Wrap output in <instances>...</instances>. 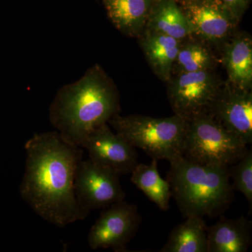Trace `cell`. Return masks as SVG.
Returning <instances> with one entry per match:
<instances>
[{"label": "cell", "mask_w": 252, "mask_h": 252, "mask_svg": "<svg viewBox=\"0 0 252 252\" xmlns=\"http://www.w3.org/2000/svg\"><path fill=\"white\" fill-rule=\"evenodd\" d=\"M27 158L19 187L21 198L36 215L59 228L85 220L74 193V179L84 150L57 131L34 133L25 144Z\"/></svg>", "instance_id": "1"}, {"label": "cell", "mask_w": 252, "mask_h": 252, "mask_svg": "<svg viewBox=\"0 0 252 252\" xmlns=\"http://www.w3.org/2000/svg\"><path fill=\"white\" fill-rule=\"evenodd\" d=\"M115 84L95 64L79 80L63 86L49 109L51 125L71 145L81 147L93 131L120 110Z\"/></svg>", "instance_id": "2"}, {"label": "cell", "mask_w": 252, "mask_h": 252, "mask_svg": "<svg viewBox=\"0 0 252 252\" xmlns=\"http://www.w3.org/2000/svg\"><path fill=\"white\" fill-rule=\"evenodd\" d=\"M167 175L172 198L182 216H220L234 199L230 167L203 165L180 157Z\"/></svg>", "instance_id": "3"}, {"label": "cell", "mask_w": 252, "mask_h": 252, "mask_svg": "<svg viewBox=\"0 0 252 252\" xmlns=\"http://www.w3.org/2000/svg\"><path fill=\"white\" fill-rule=\"evenodd\" d=\"M108 124L131 145L144 151L152 159L170 162L183 157L188 121L180 116L122 117L117 114Z\"/></svg>", "instance_id": "4"}, {"label": "cell", "mask_w": 252, "mask_h": 252, "mask_svg": "<svg viewBox=\"0 0 252 252\" xmlns=\"http://www.w3.org/2000/svg\"><path fill=\"white\" fill-rule=\"evenodd\" d=\"M248 148L207 112L188 120L183 157L189 160L230 167L243 157Z\"/></svg>", "instance_id": "5"}, {"label": "cell", "mask_w": 252, "mask_h": 252, "mask_svg": "<svg viewBox=\"0 0 252 252\" xmlns=\"http://www.w3.org/2000/svg\"><path fill=\"white\" fill-rule=\"evenodd\" d=\"M223 83L214 69L173 74L166 81L172 110L187 121L207 113Z\"/></svg>", "instance_id": "6"}, {"label": "cell", "mask_w": 252, "mask_h": 252, "mask_svg": "<svg viewBox=\"0 0 252 252\" xmlns=\"http://www.w3.org/2000/svg\"><path fill=\"white\" fill-rule=\"evenodd\" d=\"M119 177L117 172L101 166L90 158L82 159L74 179V193L79 206L90 212L103 210L124 200L126 193Z\"/></svg>", "instance_id": "7"}, {"label": "cell", "mask_w": 252, "mask_h": 252, "mask_svg": "<svg viewBox=\"0 0 252 252\" xmlns=\"http://www.w3.org/2000/svg\"><path fill=\"white\" fill-rule=\"evenodd\" d=\"M142 222L138 208L125 200L103 209L91 227L88 243L92 250L111 249L126 252Z\"/></svg>", "instance_id": "8"}, {"label": "cell", "mask_w": 252, "mask_h": 252, "mask_svg": "<svg viewBox=\"0 0 252 252\" xmlns=\"http://www.w3.org/2000/svg\"><path fill=\"white\" fill-rule=\"evenodd\" d=\"M191 36L204 42L224 44L234 34L239 21L219 0H190L178 2Z\"/></svg>", "instance_id": "9"}, {"label": "cell", "mask_w": 252, "mask_h": 252, "mask_svg": "<svg viewBox=\"0 0 252 252\" xmlns=\"http://www.w3.org/2000/svg\"><path fill=\"white\" fill-rule=\"evenodd\" d=\"M207 113L219 124L243 141L252 143V92L223 81Z\"/></svg>", "instance_id": "10"}, {"label": "cell", "mask_w": 252, "mask_h": 252, "mask_svg": "<svg viewBox=\"0 0 252 252\" xmlns=\"http://www.w3.org/2000/svg\"><path fill=\"white\" fill-rule=\"evenodd\" d=\"M81 147L88 151L89 158L93 161L119 175L131 173L138 163L135 147L117 132H113L108 124L93 131Z\"/></svg>", "instance_id": "11"}, {"label": "cell", "mask_w": 252, "mask_h": 252, "mask_svg": "<svg viewBox=\"0 0 252 252\" xmlns=\"http://www.w3.org/2000/svg\"><path fill=\"white\" fill-rule=\"evenodd\" d=\"M252 223L246 217L227 219L223 215L207 228L208 252H246L252 245Z\"/></svg>", "instance_id": "12"}, {"label": "cell", "mask_w": 252, "mask_h": 252, "mask_svg": "<svg viewBox=\"0 0 252 252\" xmlns=\"http://www.w3.org/2000/svg\"><path fill=\"white\" fill-rule=\"evenodd\" d=\"M223 63L227 81L245 90L252 89V39L245 32L233 34L224 43Z\"/></svg>", "instance_id": "13"}, {"label": "cell", "mask_w": 252, "mask_h": 252, "mask_svg": "<svg viewBox=\"0 0 252 252\" xmlns=\"http://www.w3.org/2000/svg\"><path fill=\"white\" fill-rule=\"evenodd\" d=\"M107 15L123 34L130 36L143 33L158 0H103Z\"/></svg>", "instance_id": "14"}, {"label": "cell", "mask_w": 252, "mask_h": 252, "mask_svg": "<svg viewBox=\"0 0 252 252\" xmlns=\"http://www.w3.org/2000/svg\"><path fill=\"white\" fill-rule=\"evenodd\" d=\"M141 35V46L149 65L159 79L166 82L171 77L172 65L182 41L148 31Z\"/></svg>", "instance_id": "15"}, {"label": "cell", "mask_w": 252, "mask_h": 252, "mask_svg": "<svg viewBox=\"0 0 252 252\" xmlns=\"http://www.w3.org/2000/svg\"><path fill=\"white\" fill-rule=\"evenodd\" d=\"M144 31L181 41L191 36L187 18L177 0H158Z\"/></svg>", "instance_id": "16"}, {"label": "cell", "mask_w": 252, "mask_h": 252, "mask_svg": "<svg viewBox=\"0 0 252 252\" xmlns=\"http://www.w3.org/2000/svg\"><path fill=\"white\" fill-rule=\"evenodd\" d=\"M207 225L203 217H187L172 229L160 252H208Z\"/></svg>", "instance_id": "17"}, {"label": "cell", "mask_w": 252, "mask_h": 252, "mask_svg": "<svg viewBox=\"0 0 252 252\" xmlns=\"http://www.w3.org/2000/svg\"><path fill=\"white\" fill-rule=\"evenodd\" d=\"M157 162L152 159L150 164L137 163L131 172L130 181L160 210L167 211L171 190L167 180H163L159 175Z\"/></svg>", "instance_id": "18"}, {"label": "cell", "mask_w": 252, "mask_h": 252, "mask_svg": "<svg viewBox=\"0 0 252 252\" xmlns=\"http://www.w3.org/2000/svg\"><path fill=\"white\" fill-rule=\"evenodd\" d=\"M183 41L172 65V75L214 69L216 59L205 44Z\"/></svg>", "instance_id": "19"}, {"label": "cell", "mask_w": 252, "mask_h": 252, "mask_svg": "<svg viewBox=\"0 0 252 252\" xmlns=\"http://www.w3.org/2000/svg\"><path fill=\"white\" fill-rule=\"evenodd\" d=\"M230 179L233 180L232 187L234 190L240 192L252 206V151L248 148L243 157L230 166Z\"/></svg>", "instance_id": "20"}, {"label": "cell", "mask_w": 252, "mask_h": 252, "mask_svg": "<svg viewBox=\"0 0 252 252\" xmlns=\"http://www.w3.org/2000/svg\"><path fill=\"white\" fill-rule=\"evenodd\" d=\"M238 21H240L250 6V0H219Z\"/></svg>", "instance_id": "21"}, {"label": "cell", "mask_w": 252, "mask_h": 252, "mask_svg": "<svg viewBox=\"0 0 252 252\" xmlns=\"http://www.w3.org/2000/svg\"><path fill=\"white\" fill-rule=\"evenodd\" d=\"M190 1V0H177V2H183V1Z\"/></svg>", "instance_id": "22"}]
</instances>
